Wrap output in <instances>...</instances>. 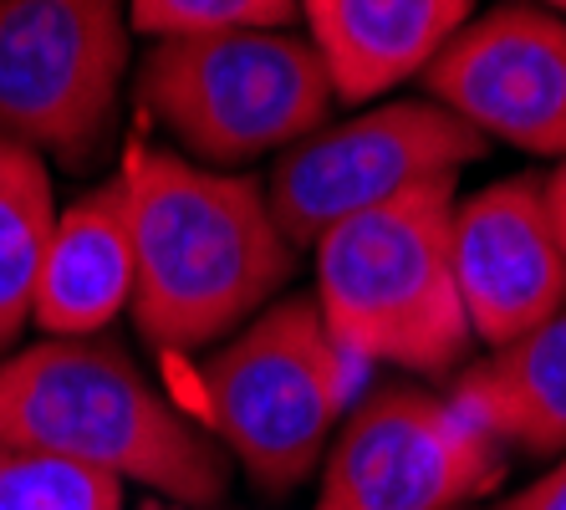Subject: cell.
I'll list each match as a JSON object with an SVG mask.
<instances>
[{
	"label": "cell",
	"mask_w": 566,
	"mask_h": 510,
	"mask_svg": "<svg viewBox=\"0 0 566 510\" xmlns=\"http://www.w3.org/2000/svg\"><path fill=\"white\" fill-rule=\"evenodd\" d=\"M138 103L205 169H240L327 128L337 92L312 41L281 27L154 41L138 66Z\"/></svg>",
	"instance_id": "cell-5"
},
{
	"label": "cell",
	"mask_w": 566,
	"mask_h": 510,
	"mask_svg": "<svg viewBox=\"0 0 566 510\" xmlns=\"http://www.w3.org/2000/svg\"><path fill=\"white\" fill-rule=\"evenodd\" d=\"M546 199H552L556 230H562V246H566V154H562V164H556V174L546 179Z\"/></svg>",
	"instance_id": "cell-18"
},
{
	"label": "cell",
	"mask_w": 566,
	"mask_h": 510,
	"mask_svg": "<svg viewBox=\"0 0 566 510\" xmlns=\"http://www.w3.org/2000/svg\"><path fill=\"white\" fill-rule=\"evenodd\" d=\"M296 0H128L138 37H220V31H281L296 27Z\"/></svg>",
	"instance_id": "cell-16"
},
{
	"label": "cell",
	"mask_w": 566,
	"mask_h": 510,
	"mask_svg": "<svg viewBox=\"0 0 566 510\" xmlns=\"http://www.w3.org/2000/svg\"><path fill=\"white\" fill-rule=\"evenodd\" d=\"M133 220V322L164 353L220 347L296 271L265 189L164 148L123 164Z\"/></svg>",
	"instance_id": "cell-1"
},
{
	"label": "cell",
	"mask_w": 566,
	"mask_h": 510,
	"mask_svg": "<svg viewBox=\"0 0 566 510\" xmlns=\"http://www.w3.org/2000/svg\"><path fill=\"white\" fill-rule=\"evenodd\" d=\"M474 0H296L302 37L327 66L337 103H373L423 77Z\"/></svg>",
	"instance_id": "cell-11"
},
{
	"label": "cell",
	"mask_w": 566,
	"mask_h": 510,
	"mask_svg": "<svg viewBox=\"0 0 566 510\" xmlns=\"http://www.w3.org/2000/svg\"><path fill=\"white\" fill-rule=\"evenodd\" d=\"M485 138L439 103H378L347 123H327L276 158L265 199L291 246H316L353 215L439 179H460Z\"/></svg>",
	"instance_id": "cell-7"
},
{
	"label": "cell",
	"mask_w": 566,
	"mask_h": 510,
	"mask_svg": "<svg viewBox=\"0 0 566 510\" xmlns=\"http://www.w3.org/2000/svg\"><path fill=\"white\" fill-rule=\"evenodd\" d=\"M0 449L72 459L185 510L214 506L230 485L220 445L103 337H41L0 353Z\"/></svg>",
	"instance_id": "cell-2"
},
{
	"label": "cell",
	"mask_w": 566,
	"mask_h": 510,
	"mask_svg": "<svg viewBox=\"0 0 566 510\" xmlns=\"http://www.w3.org/2000/svg\"><path fill=\"white\" fill-rule=\"evenodd\" d=\"M56 225L46 158L0 144V353H11L36 306L41 256Z\"/></svg>",
	"instance_id": "cell-14"
},
{
	"label": "cell",
	"mask_w": 566,
	"mask_h": 510,
	"mask_svg": "<svg viewBox=\"0 0 566 510\" xmlns=\"http://www.w3.org/2000/svg\"><path fill=\"white\" fill-rule=\"evenodd\" d=\"M501 475L505 449L454 398L382 383L332 434L312 510H464Z\"/></svg>",
	"instance_id": "cell-8"
},
{
	"label": "cell",
	"mask_w": 566,
	"mask_h": 510,
	"mask_svg": "<svg viewBox=\"0 0 566 510\" xmlns=\"http://www.w3.org/2000/svg\"><path fill=\"white\" fill-rule=\"evenodd\" d=\"M123 0H0V144L87 164L128 72Z\"/></svg>",
	"instance_id": "cell-6"
},
{
	"label": "cell",
	"mask_w": 566,
	"mask_h": 510,
	"mask_svg": "<svg viewBox=\"0 0 566 510\" xmlns=\"http://www.w3.org/2000/svg\"><path fill=\"white\" fill-rule=\"evenodd\" d=\"M429 103L480 138L536 158L566 154V21L536 0L470 15L423 72Z\"/></svg>",
	"instance_id": "cell-9"
},
{
	"label": "cell",
	"mask_w": 566,
	"mask_h": 510,
	"mask_svg": "<svg viewBox=\"0 0 566 510\" xmlns=\"http://www.w3.org/2000/svg\"><path fill=\"white\" fill-rule=\"evenodd\" d=\"M133 306V220L128 184L113 174L77 205L56 210L36 275V322L46 337H97Z\"/></svg>",
	"instance_id": "cell-12"
},
{
	"label": "cell",
	"mask_w": 566,
	"mask_h": 510,
	"mask_svg": "<svg viewBox=\"0 0 566 510\" xmlns=\"http://www.w3.org/2000/svg\"><path fill=\"white\" fill-rule=\"evenodd\" d=\"M0 510H123V485L31 449H0Z\"/></svg>",
	"instance_id": "cell-15"
},
{
	"label": "cell",
	"mask_w": 566,
	"mask_h": 510,
	"mask_svg": "<svg viewBox=\"0 0 566 510\" xmlns=\"http://www.w3.org/2000/svg\"><path fill=\"white\" fill-rule=\"evenodd\" d=\"M144 510H185V506H169V500H148Z\"/></svg>",
	"instance_id": "cell-19"
},
{
	"label": "cell",
	"mask_w": 566,
	"mask_h": 510,
	"mask_svg": "<svg viewBox=\"0 0 566 510\" xmlns=\"http://www.w3.org/2000/svg\"><path fill=\"white\" fill-rule=\"evenodd\" d=\"M501 510H566V455L556 459V470H546L531 490L511 496Z\"/></svg>",
	"instance_id": "cell-17"
},
{
	"label": "cell",
	"mask_w": 566,
	"mask_h": 510,
	"mask_svg": "<svg viewBox=\"0 0 566 510\" xmlns=\"http://www.w3.org/2000/svg\"><path fill=\"white\" fill-rule=\"evenodd\" d=\"M449 250L470 332L490 353L566 306V246L536 174H511L460 199Z\"/></svg>",
	"instance_id": "cell-10"
},
{
	"label": "cell",
	"mask_w": 566,
	"mask_h": 510,
	"mask_svg": "<svg viewBox=\"0 0 566 510\" xmlns=\"http://www.w3.org/2000/svg\"><path fill=\"white\" fill-rule=\"evenodd\" d=\"M536 6H546V11H566V0H536Z\"/></svg>",
	"instance_id": "cell-20"
},
{
	"label": "cell",
	"mask_w": 566,
	"mask_h": 510,
	"mask_svg": "<svg viewBox=\"0 0 566 510\" xmlns=\"http://www.w3.org/2000/svg\"><path fill=\"white\" fill-rule=\"evenodd\" d=\"M210 429L261 490H296L353 414L357 363L312 296H281L199 363Z\"/></svg>",
	"instance_id": "cell-4"
},
{
	"label": "cell",
	"mask_w": 566,
	"mask_h": 510,
	"mask_svg": "<svg viewBox=\"0 0 566 510\" xmlns=\"http://www.w3.org/2000/svg\"><path fill=\"white\" fill-rule=\"evenodd\" d=\"M449 398L501 449L566 455V306L464 367Z\"/></svg>",
	"instance_id": "cell-13"
},
{
	"label": "cell",
	"mask_w": 566,
	"mask_h": 510,
	"mask_svg": "<svg viewBox=\"0 0 566 510\" xmlns=\"http://www.w3.org/2000/svg\"><path fill=\"white\" fill-rule=\"evenodd\" d=\"M454 179L423 184L316 240V312L357 367L388 363L444 378L470 357L454 281Z\"/></svg>",
	"instance_id": "cell-3"
}]
</instances>
